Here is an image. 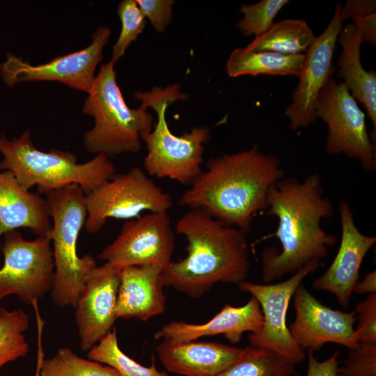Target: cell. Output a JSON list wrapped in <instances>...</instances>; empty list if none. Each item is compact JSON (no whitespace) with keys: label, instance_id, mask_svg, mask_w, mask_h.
Masks as SVG:
<instances>
[{"label":"cell","instance_id":"10","mask_svg":"<svg viewBox=\"0 0 376 376\" xmlns=\"http://www.w3.org/2000/svg\"><path fill=\"white\" fill-rule=\"evenodd\" d=\"M2 237L0 301L7 296L16 295L32 306L53 288L55 267L51 237L37 236L27 240L17 230L7 232Z\"/></svg>","mask_w":376,"mask_h":376},{"label":"cell","instance_id":"1","mask_svg":"<svg viewBox=\"0 0 376 376\" xmlns=\"http://www.w3.org/2000/svg\"><path fill=\"white\" fill-rule=\"evenodd\" d=\"M267 213L277 218L278 226L266 239L276 237L279 251L266 247L261 256L264 283L294 274L312 260L327 256L337 237L327 234L320 221L333 214L332 203L324 196L321 177L318 173L300 182L295 177L283 178L269 191Z\"/></svg>","mask_w":376,"mask_h":376},{"label":"cell","instance_id":"19","mask_svg":"<svg viewBox=\"0 0 376 376\" xmlns=\"http://www.w3.org/2000/svg\"><path fill=\"white\" fill-rule=\"evenodd\" d=\"M156 351L170 372L184 376H217L241 359L245 349L214 342L174 343L163 340Z\"/></svg>","mask_w":376,"mask_h":376},{"label":"cell","instance_id":"28","mask_svg":"<svg viewBox=\"0 0 376 376\" xmlns=\"http://www.w3.org/2000/svg\"><path fill=\"white\" fill-rule=\"evenodd\" d=\"M40 376H120L113 368L83 359L70 349L62 347L55 355L43 359Z\"/></svg>","mask_w":376,"mask_h":376},{"label":"cell","instance_id":"13","mask_svg":"<svg viewBox=\"0 0 376 376\" xmlns=\"http://www.w3.org/2000/svg\"><path fill=\"white\" fill-rule=\"evenodd\" d=\"M111 29L99 26L91 43L84 49L52 59L46 63L32 65L11 53L0 64V72L9 86L18 82L53 81L88 92L95 77L97 64L103 58V49L109 41Z\"/></svg>","mask_w":376,"mask_h":376},{"label":"cell","instance_id":"25","mask_svg":"<svg viewBox=\"0 0 376 376\" xmlns=\"http://www.w3.org/2000/svg\"><path fill=\"white\" fill-rule=\"evenodd\" d=\"M244 355L217 376H292L296 363L267 348L248 345Z\"/></svg>","mask_w":376,"mask_h":376},{"label":"cell","instance_id":"22","mask_svg":"<svg viewBox=\"0 0 376 376\" xmlns=\"http://www.w3.org/2000/svg\"><path fill=\"white\" fill-rule=\"evenodd\" d=\"M337 41L342 47L337 77L343 81L351 95L364 106L374 128L371 132L375 134L376 72L367 71L362 65L360 50L363 42L359 30L353 24H347L342 28Z\"/></svg>","mask_w":376,"mask_h":376},{"label":"cell","instance_id":"4","mask_svg":"<svg viewBox=\"0 0 376 376\" xmlns=\"http://www.w3.org/2000/svg\"><path fill=\"white\" fill-rule=\"evenodd\" d=\"M0 153L3 155L0 170L10 171L27 189L36 186L40 194L72 184L78 185L87 194L116 174L114 164L102 154L78 163L73 153L37 149L29 130L11 139L1 134Z\"/></svg>","mask_w":376,"mask_h":376},{"label":"cell","instance_id":"9","mask_svg":"<svg viewBox=\"0 0 376 376\" xmlns=\"http://www.w3.org/2000/svg\"><path fill=\"white\" fill-rule=\"evenodd\" d=\"M315 116L327 127L326 152L359 160L367 171L376 169L375 140L367 131L365 113L342 81L330 77L315 104Z\"/></svg>","mask_w":376,"mask_h":376},{"label":"cell","instance_id":"37","mask_svg":"<svg viewBox=\"0 0 376 376\" xmlns=\"http://www.w3.org/2000/svg\"><path fill=\"white\" fill-rule=\"evenodd\" d=\"M358 295L376 292V272L373 270L366 274L362 281H358L353 290Z\"/></svg>","mask_w":376,"mask_h":376},{"label":"cell","instance_id":"31","mask_svg":"<svg viewBox=\"0 0 376 376\" xmlns=\"http://www.w3.org/2000/svg\"><path fill=\"white\" fill-rule=\"evenodd\" d=\"M338 376H376V343H359L349 352Z\"/></svg>","mask_w":376,"mask_h":376},{"label":"cell","instance_id":"14","mask_svg":"<svg viewBox=\"0 0 376 376\" xmlns=\"http://www.w3.org/2000/svg\"><path fill=\"white\" fill-rule=\"evenodd\" d=\"M341 8V3L336 6L329 24L306 52L298 84L292 93V103L284 112L293 131L305 128L317 119L315 112L317 97L334 72L332 58L343 23Z\"/></svg>","mask_w":376,"mask_h":376},{"label":"cell","instance_id":"6","mask_svg":"<svg viewBox=\"0 0 376 376\" xmlns=\"http://www.w3.org/2000/svg\"><path fill=\"white\" fill-rule=\"evenodd\" d=\"M134 97L145 107L152 108L157 117L154 129L142 139L148 151L143 162L145 172L152 177L190 185L202 171L203 145L210 139V130L195 127L181 136L170 130L166 119L167 108L175 101L188 98L180 91V84L136 91Z\"/></svg>","mask_w":376,"mask_h":376},{"label":"cell","instance_id":"7","mask_svg":"<svg viewBox=\"0 0 376 376\" xmlns=\"http://www.w3.org/2000/svg\"><path fill=\"white\" fill-rule=\"evenodd\" d=\"M52 219L51 233L55 276L51 290L55 305L75 308L88 273L97 265L94 258L77 251L79 234L86 219L85 192L72 184L45 194Z\"/></svg>","mask_w":376,"mask_h":376},{"label":"cell","instance_id":"30","mask_svg":"<svg viewBox=\"0 0 376 376\" xmlns=\"http://www.w3.org/2000/svg\"><path fill=\"white\" fill-rule=\"evenodd\" d=\"M117 13L121 22V30L113 46L111 61L114 64L125 54L130 45L136 40L146 23V19L136 0H123L118 3Z\"/></svg>","mask_w":376,"mask_h":376},{"label":"cell","instance_id":"2","mask_svg":"<svg viewBox=\"0 0 376 376\" xmlns=\"http://www.w3.org/2000/svg\"><path fill=\"white\" fill-rule=\"evenodd\" d=\"M284 177L278 157L254 143L249 150L210 159L179 203L246 233L255 215L267 210L271 187Z\"/></svg>","mask_w":376,"mask_h":376},{"label":"cell","instance_id":"21","mask_svg":"<svg viewBox=\"0 0 376 376\" xmlns=\"http://www.w3.org/2000/svg\"><path fill=\"white\" fill-rule=\"evenodd\" d=\"M162 272L153 265L131 266L120 270L116 318L146 321L164 312L166 297Z\"/></svg>","mask_w":376,"mask_h":376},{"label":"cell","instance_id":"32","mask_svg":"<svg viewBox=\"0 0 376 376\" xmlns=\"http://www.w3.org/2000/svg\"><path fill=\"white\" fill-rule=\"evenodd\" d=\"M354 311L359 319L354 329L355 340L358 343H376V292L357 303Z\"/></svg>","mask_w":376,"mask_h":376},{"label":"cell","instance_id":"27","mask_svg":"<svg viewBox=\"0 0 376 376\" xmlns=\"http://www.w3.org/2000/svg\"><path fill=\"white\" fill-rule=\"evenodd\" d=\"M29 317L23 309L0 307V370L8 363L26 355L29 344L24 335Z\"/></svg>","mask_w":376,"mask_h":376},{"label":"cell","instance_id":"23","mask_svg":"<svg viewBox=\"0 0 376 376\" xmlns=\"http://www.w3.org/2000/svg\"><path fill=\"white\" fill-rule=\"evenodd\" d=\"M304 60V53L282 54L269 51H248L242 47L230 53L226 68L230 77L260 75L299 77Z\"/></svg>","mask_w":376,"mask_h":376},{"label":"cell","instance_id":"26","mask_svg":"<svg viewBox=\"0 0 376 376\" xmlns=\"http://www.w3.org/2000/svg\"><path fill=\"white\" fill-rule=\"evenodd\" d=\"M87 358L111 367L120 376H169L166 373L159 371L154 361L147 367L125 354L118 346L116 327L87 352Z\"/></svg>","mask_w":376,"mask_h":376},{"label":"cell","instance_id":"3","mask_svg":"<svg viewBox=\"0 0 376 376\" xmlns=\"http://www.w3.org/2000/svg\"><path fill=\"white\" fill-rule=\"evenodd\" d=\"M175 232L185 237L187 254L163 269L164 286L198 299L217 283L246 281L251 265L245 232L198 209L184 213Z\"/></svg>","mask_w":376,"mask_h":376},{"label":"cell","instance_id":"29","mask_svg":"<svg viewBox=\"0 0 376 376\" xmlns=\"http://www.w3.org/2000/svg\"><path fill=\"white\" fill-rule=\"evenodd\" d=\"M288 3V0H262L249 5L244 4L239 9L243 17L236 26L244 36L258 37L270 28L276 15Z\"/></svg>","mask_w":376,"mask_h":376},{"label":"cell","instance_id":"20","mask_svg":"<svg viewBox=\"0 0 376 376\" xmlns=\"http://www.w3.org/2000/svg\"><path fill=\"white\" fill-rule=\"evenodd\" d=\"M19 228L51 237L47 203L39 193L23 187L10 171L0 170V242L5 233Z\"/></svg>","mask_w":376,"mask_h":376},{"label":"cell","instance_id":"12","mask_svg":"<svg viewBox=\"0 0 376 376\" xmlns=\"http://www.w3.org/2000/svg\"><path fill=\"white\" fill-rule=\"evenodd\" d=\"M173 232L168 212H148L125 222L119 235L97 258L120 269L139 265L164 269L172 262Z\"/></svg>","mask_w":376,"mask_h":376},{"label":"cell","instance_id":"35","mask_svg":"<svg viewBox=\"0 0 376 376\" xmlns=\"http://www.w3.org/2000/svg\"><path fill=\"white\" fill-rule=\"evenodd\" d=\"M373 13H376L375 0H347L345 6H342L340 17L344 22Z\"/></svg>","mask_w":376,"mask_h":376},{"label":"cell","instance_id":"15","mask_svg":"<svg viewBox=\"0 0 376 376\" xmlns=\"http://www.w3.org/2000/svg\"><path fill=\"white\" fill-rule=\"evenodd\" d=\"M295 318L288 328L304 351L315 352L327 343L341 345L350 350L359 343L354 339V311L344 312L319 301L301 283L292 295Z\"/></svg>","mask_w":376,"mask_h":376},{"label":"cell","instance_id":"33","mask_svg":"<svg viewBox=\"0 0 376 376\" xmlns=\"http://www.w3.org/2000/svg\"><path fill=\"white\" fill-rule=\"evenodd\" d=\"M144 17L155 30L163 33L172 19L173 0H136Z\"/></svg>","mask_w":376,"mask_h":376},{"label":"cell","instance_id":"11","mask_svg":"<svg viewBox=\"0 0 376 376\" xmlns=\"http://www.w3.org/2000/svg\"><path fill=\"white\" fill-rule=\"evenodd\" d=\"M319 266V260H312L289 279L276 283L244 281L237 285L240 290L258 300L263 315L261 329L248 336L250 345L273 350L296 364L305 359V351L294 340L286 324V313L297 286Z\"/></svg>","mask_w":376,"mask_h":376},{"label":"cell","instance_id":"5","mask_svg":"<svg viewBox=\"0 0 376 376\" xmlns=\"http://www.w3.org/2000/svg\"><path fill=\"white\" fill-rule=\"evenodd\" d=\"M114 63L103 64L88 91L83 112L93 117L95 125L84 134L86 150L108 157L136 152L143 138L152 130L153 118L141 104L130 108L117 84Z\"/></svg>","mask_w":376,"mask_h":376},{"label":"cell","instance_id":"17","mask_svg":"<svg viewBox=\"0 0 376 376\" xmlns=\"http://www.w3.org/2000/svg\"><path fill=\"white\" fill-rule=\"evenodd\" d=\"M341 240L338 252L325 272L314 279L311 287L335 295L338 304L347 308L359 278L362 262L376 242L375 236L363 234L354 220L353 212L346 201L339 203Z\"/></svg>","mask_w":376,"mask_h":376},{"label":"cell","instance_id":"36","mask_svg":"<svg viewBox=\"0 0 376 376\" xmlns=\"http://www.w3.org/2000/svg\"><path fill=\"white\" fill-rule=\"evenodd\" d=\"M33 307L36 313L37 328H38L37 359H36V367L34 376H40L41 364L43 359H45L44 358L45 354H44L42 343V331H43L45 321L40 317V315L39 313L38 304H35L33 306Z\"/></svg>","mask_w":376,"mask_h":376},{"label":"cell","instance_id":"16","mask_svg":"<svg viewBox=\"0 0 376 376\" xmlns=\"http://www.w3.org/2000/svg\"><path fill=\"white\" fill-rule=\"evenodd\" d=\"M120 270L105 263L96 265L86 279L75 306V323L84 352H88L113 327Z\"/></svg>","mask_w":376,"mask_h":376},{"label":"cell","instance_id":"8","mask_svg":"<svg viewBox=\"0 0 376 376\" xmlns=\"http://www.w3.org/2000/svg\"><path fill=\"white\" fill-rule=\"evenodd\" d=\"M88 233L99 232L108 219H130L144 211L168 212L173 206L171 196L163 191L139 166L126 173L115 174L99 187L85 194Z\"/></svg>","mask_w":376,"mask_h":376},{"label":"cell","instance_id":"24","mask_svg":"<svg viewBox=\"0 0 376 376\" xmlns=\"http://www.w3.org/2000/svg\"><path fill=\"white\" fill-rule=\"evenodd\" d=\"M315 38L306 21L286 19L273 23L265 33L255 38L244 48L253 52L300 54L307 51Z\"/></svg>","mask_w":376,"mask_h":376},{"label":"cell","instance_id":"18","mask_svg":"<svg viewBox=\"0 0 376 376\" xmlns=\"http://www.w3.org/2000/svg\"><path fill=\"white\" fill-rule=\"evenodd\" d=\"M263 324L260 306L251 296L242 306L226 304L211 320L203 324L170 322L158 330L154 337L174 343H185L203 336L222 334L230 343L236 344L241 340L244 332H258Z\"/></svg>","mask_w":376,"mask_h":376},{"label":"cell","instance_id":"34","mask_svg":"<svg viewBox=\"0 0 376 376\" xmlns=\"http://www.w3.org/2000/svg\"><path fill=\"white\" fill-rule=\"evenodd\" d=\"M308 368L306 376H338L339 352H334L327 359L318 361L314 352L307 351Z\"/></svg>","mask_w":376,"mask_h":376}]
</instances>
